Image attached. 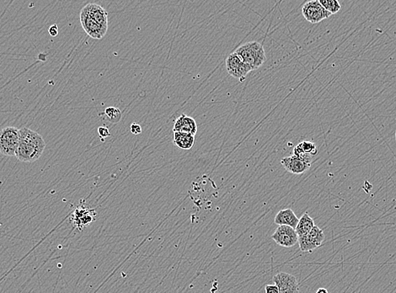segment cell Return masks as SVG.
Here are the masks:
<instances>
[{
  "label": "cell",
  "mask_w": 396,
  "mask_h": 293,
  "mask_svg": "<svg viewBox=\"0 0 396 293\" xmlns=\"http://www.w3.org/2000/svg\"><path fill=\"white\" fill-rule=\"evenodd\" d=\"M46 142L41 135L28 128L20 130V141L16 156L22 162H33L43 153Z\"/></svg>",
  "instance_id": "cell-1"
},
{
  "label": "cell",
  "mask_w": 396,
  "mask_h": 293,
  "mask_svg": "<svg viewBox=\"0 0 396 293\" xmlns=\"http://www.w3.org/2000/svg\"><path fill=\"white\" fill-rule=\"evenodd\" d=\"M234 52L251 70L260 68L267 60L264 47L258 42H246L238 47Z\"/></svg>",
  "instance_id": "cell-2"
},
{
  "label": "cell",
  "mask_w": 396,
  "mask_h": 293,
  "mask_svg": "<svg viewBox=\"0 0 396 293\" xmlns=\"http://www.w3.org/2000/svg\"><path fill=\"white\" fill-rule=\"evenodd\" d=\"M20 141V130L6 127L0 130V152L7 156H16Z\"/></svg>",
  "instance_id": "cell-3"
},
{
  "label": "cell",
  "mask_w": 396,
  "mask_h": 293,
  "mask_svg": "<svg viewBox=\"0 0 396 293\" xmlns=\"http://www.w3.org/2000/svg\"><path fill=\"white\" fill-rule=\"evenodd\" d=\"M302 14L305 20L312 24L319 23L332 16L318 0H312L304 4L302 7Z\"/></svg>",
  "instance_id": "cell-4"
},
{
  "label": "cell",
  "mask_w": 396,
  "mask_h": 293,
  "mask_svg": "<svg viewBox=\"0 0 396 293\" xmlns=\"http://www.w3.org/2000/svg\"><path fill=\"white\" fill-rule=\"evenodd\" d=\"M226 68L230 76L243 82L247 75L251 71L248 65H245L235 52H232L226 60Z\"/></svg>",
  "instance_id": "cell-5"
},
{
  "label": "cell",
  "mask_w": 396,
  "mask_h": 293,
  "mask_svg": "<svg viewBox=\"0 0 396 293\" xmlns=\"http://www.w3.org/2000/svg\"><path fill=\"white\" fill-rule=\"evenodd\" d=\"M325 236L324 231L319 226H314L308 235L299 237V249L302 252L314 251V249L320 246L324 241Z\"/></svg>",
  "instance_id": "cell-6"
},
{
  "label": "cell",
  "mask_w": 396,
  "mask_h": 293,
  "mask_svg": "<svg viewBox=\"0 0 396 293\" xmlns=\"http://www.w3.org/2000/svg\"><path fill=\"white\" fill-rule=\"evenodd\" d=\"M272 239L278 245L284 248L293 247L299 242V236L295 229L288 226H278L275 232L273 234Z\"/></svg>",
  "instance_id": "cell-7"
},
{
  "label": "cell",
  "mask_w": 396,
  "mask_h": 293,
  "mask_svg": "<svg viewBox=\"0 0 396 293\" xmlns=\"http://www.w3.org/2000/svg\"><path fill=\"white\" fill-rule=\"evenodd\" d=\"M80 22L85 32L95 39L100 40L103 38L107 31V30L102 28L94 19L91 18L84 8L80 12Z\"/></svg>",
  "instance_id": "cell-8"
},
{
  "label": "cell",
  "mask_w": 396,
  "mask_h": 293,
  "mask_svg": "<svg viewBox=\"0 0 396 293\" xmlns=\"http://www.w3.org/2000/svg\"><path fill=\"white\" fill-rule=\"evenodd\" d=\"M279 293H299V284L295 276L288 273L280 272L273 277Z\"/></svg>",
  "instance_id": "cell-9"
},
{
  "label": "cell",
  "mask_w": 396,
  "mask_h": 293,
  "mask_svg": "<svg viewBox=\"0 0 396 293\" xmlns=\"http://www.w3.org/2000/svg\"><path fill=\"white\" fill-rule=\"evenodd\" d=\"M173 131L174 133H184L195 136L197 132V125L192 118L188 117L187 115H180L175 121Z\"/></svg>",
  "instance_id": "cell-10"
},
{
  "label": "cell",
  "mask_w": 396,
  "mask_h": 293,
  "mask_svg": "<svg viewBox=\"0 0 396 293\" xmlns=\"http://www.w3.org/2000/svg\"><path fill=\"white\" fill-rule=\"evenodd\" d=\"M281 164L283 165V167L287 171H289L291 173L296 174V175L304 173L311 166V164L300 161L293 156H288V157L282 159Z\"/></svg>",
  "instance_id": "cell-11"
},
{
  "label": "cell",
  "mask_w": 396,
  "mask_h": 293,
  "mask_svg": "<svg viewBox=\"0 0 396 293\" xmlns=\"http://www.w3.org/2000/svg\"><path fill=\"white\" fill-rule=\"evenodd\" d=\"M91 18L94 19L102 28L108 29V14L105 9L96 4H89L84 7Z\"/></svg>",
  "instance_id": "cell-12"
},
{
  "label": "cell",
  "mask_w": 396,
  "mask_h": 293,
  "mask_svg": "<svg viewBox=\"0 0 396 293\" xmlns=\"http://www.w3.org/2000/svg\"><path fill=\"white\" fill-rule=\"evenodd\" d=\"M299 219L292 209H284L276 215L274 223L278 226H288L295 229Z\"/></svg>",
  "instance_id": "cell-13"
},
{
  "label": "cell",
  "mask_w": 396,
  "mask_h": 293,
  "mask_svg": "<svg viewBox=\"0 0 396 293\" xmlns=\"http://www.w3.org/2000/svg\"><path fill=\"white\" fill-rule=\"evenodd\" d=\"M315 226L313 218L309 215V213H304L299 219V223L296 226L295 231L298 236H306L310 232L313 227Z\"/></svg>",
  "instance_id": "cell-14"
},
{
  "label": "cell",
  "mask_w": 396,
  "mask_h": 293,
  "mask_svg": "<svg viewBox=\"0 0 396 293\" xmlns=\"http://www.w3.org/2000/svg\"><path fill=\"white\" fill-rule=\"evenodd\" d=\"M173 141L178 148L181 150H190L195 143V136L184 133H174Z\"/></svg>",
  "instance_id": "cell-15"
},
{
  "label": "cell",
  "mask_w": 396,
  "mask_h": 293,
  "mask_svg": "<svg viewBox=\"0 0 396 293\" xmlns=\"http://www.w3.org/2000/svg\"><path fill=\"white\" fill-rule=\"evenodd\" d=\"M319 3L332 15L337 14L342 9V6L337 0H319Z\"/></svg>",
  "instance_id": "cell-16"
},
{
  "label": "cell",
  "mask_w": 396,
  "mask_h": 293,
  "mask_svg": "<svg viewBox=\"0 0 396 293\" xmlns=\"http://www.w3.org/2000/svg\"><path fill=\"white\" fill-rule=\"evenodd\" d=\"M105 114L110 122L117 124L121 120V112L117 107L110 106L105 110Z\"/></svg>",
  "instance_id": "cell-17"
},
{
  "label": "cell",
  "mask_w": 396,
  "mask_h": 293,
  "mask_svg": "<svg viewBox=\"0 0 396 293\" xmlns=\"http://www.w3.org/2000/svg\"><path fill=\"white\" fill-rule=\"evenodd\" d=\"M293 156L296 157V158L299 159L300 161L306 162V163L311 164L312 161H313V156H310L309 154L305 153L303 151V149L301 148V146L299 145V144L293 149Z\"/></svg>",
  "instance_id": "cell-18"
},
{
  "label": "cell",
  "mask_w": 396,
  "mask_h": 293,
  "mask_svg": "<svg viewBox=\"0 0 396 293\" xmlns=\"http://www.w3.org/2000/svg\"><path fill=\"white\" fill-rule=\"evenodd\" d=\"M299 145L301 146V148L305 153L309 154L311 156H316L318 153L316 145L311 141H303V142L299 143Z\"/></svg>",
  "instance_id": "cell-19"
},
{
  "label": "cell",
  "mask_w": 396,
  "mask_h": 293,
  "mask_svg": "<svg viewBox=\"0 0 396 293\" xmlns=\"http://www.w3.org/2000/svg\"><path fill=\"white\" fill-rule=\"evenodd\" d=\"M130 131L133 135H139L142 133V128L138 124H133L130 127Z\"/></svg>",
  "instance_id": "cell-20"
},
{
  "label": "cell",
  "mask_w": 396,
  "mask_h": 293,
  "mask_svg": "<svg viewBox=\"0 0 396 293\" xmlns=\"http://www.w3.org/2000/svg\"><path fill=\"white\" fill-rule=\"evenodd\" d=\"M98 133H99V135H100L101 138L109 137V136L111 135V133H110L108 129L106 127L99 128V129H98Z\"/></svg>",
  "instance_id": "cell-21"
},
{
  "label": "cell",
  "mask_w": 396,
  "mask_h": 293,
  "mask_svg": "<svg viewBox=\"0 0 396 293\" xmlns=\"http://www.w3.org/2000/svg\"><path fill=\"white\" fill-rule=\"evenodd\" d=\"M266 293H279V289L276 285H267L265 286Z\"/></svg>",
  "instance_id": "cell-22"
},
{
  "label": "cell",
  "mask_w": 396,
  "mask_h": 293,
  "mask_svg": "<svg viewBox=\"0 0 396 293\" xmlns=\"http://www.w3.org/2000/svg\"><path fill=\"white\" fill-rule=\"evenodd\" d=\"M48 32L52 36H57V34H58V27H57V25L55 24V25L50 26Z\"/></svg>",
  "instance_id": "cell-23"
},
{
  "label": "cell",
  "mask_w": 396,
  "mask_h": 293,
  "mask_svg": "<svg viewBox=\"0 0 396 293\" xmlns=\"http://www.w3.org/2000/svg\"><path fill=\"white\" fill-rule=\"evenodd\" d=\"M316 293H329V291L325 288H319L317 290Z\"/></svg>",
  "instance_id": "cell-24"
},
{
  "label": "cell",
  "mask_w": 396,
  "mask_h": 293,
  "mask_svg": "<svg viewBox=\"0 0 396 293\" xmlns=\"http://www.w3.org/2000/svg\"><path fill=\"white\" fill-rule=\"evenodd\" d=\"M395 141H396V131H395Z\"/></svg>",
  "instance_id": "cell-25"
}]
</instances>
